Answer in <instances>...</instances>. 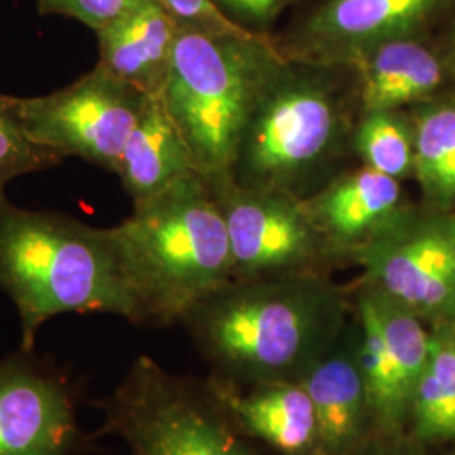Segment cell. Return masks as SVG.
I'll use <instances>...</instances> for the list:
<instances>
[{"label":"cell","instance_id":"6da1fadb","mask_svg":"<svg viewBox=\"0 0 455 455\" xmlns=\"http://www.w3.org/2000/svg\"><path fill=\"white\" fill-rule=\"evenodd\" d=\"M351 317V287L314 272L229 280L180 324L210 376L253 387L302 381Z\"/></svg>","mask_w":455,"mask_h":455},{"label":"cell","instance_id":"7a4b0ae2","mask_svg":"<svg viewBox=\"0 0 455 455\" xmlns=\"http://www.w3.org/2000/svg\"><path fill=\"white\" fill-rule=\"evenodd\" d=\"M133 324H178L233 278L225 218L212 184L189 172L133 203L110 228Z\"/></svg>","mask_w":455,"mask_h":455},{"label":"cell","instance_id":"3957f363","mask_svg":"<svg viewBox=\"0 0 455 455\" xmlns=\"http://www.w3.org/2000/svg\"><path fill=\"white\" fill-rule=\"evenodd\" d=\"M0 291L20 319L19 349L36 351L39 329L68 312L115 314L133 323V306L110 228L63 212H33L0 197Z\"/></svg>","mask_w":455,"mask_h":455},{"label":"cell","instance_id":"277c9868","mask_svg":"<svg viewBox=\"0 0 455 455\" xmlns=\"http://www.w3.org/2000/svg\"><path fill=\"white\" fill-rule=\"evenodd\" d=\"M283 63L263 34L178 29L161 97L212 184L231 180L246 125Z\"/></svg>","mask_w":455,"mask_h":455},{"label":"cell","instance_id":"5b68a950","mask_svg":"<svg viewBox=\"0 0 455 455\" xmlns=\"http://www.w3.org/2000/svg\"><path fill=\"white\" fill-rule=\"evenodd\" d=\"M332 66L278 68L251 115L233 176L238 186L306 197L353 140L351 103Z\"/></svg>","mask_w":455,"mask_h":455},{"label":"cell","instance_id":"8992f818","mask_svg":"<svg viewBox=\"0 0 455 455\" xmlns=\"http://www.w3.org/2000/svg\"><path fill=\"white\" fill-rule=\"evenodd\" d=\"M93 407L101 411L93 437H118L132 455H260L208 376L167 371L150 356L133 359L120 385Z\"/></svg>","mask_w":455,"mask_h":455},{"label":"cell","instance_id":"52a82bcc","mask_svg":"<svg viewBox=\"0 0 455 455\" xmlns=\"http://www.w3.org/2000/svg\"><path fill=\"white\" fill-rule=\"evenodd\" d=\"M147 95L97 65L49 95L12 97V108L36 146L63 157H82L114 172Z\"/></svg>","mask_w":455,"mask_h":455},{"label":"cell","instance_id":"ba28073f","mask_svg":"<svg viewBox=\"0 0 455 455\" xmlns=\"http://www.w3.org/2000/svg\"><path fill=\"white\" fill-rule=\"evenodd\" d=\"M349 263L432 327L455 324V212H413Z\"/></svg>","mask_w":455,"mask_h":455},{"label":"cell","instance_id":"9c48e42d","mask_svg":"<svg viewBox=\"0 0 455 455\" xmlns=\"http://www.w3.org/2000/svg\"><path fill=\"white\" fill-rule=\"evenodd\" d=\"M227 225L233 278L329 272V246L302 206V197L248 189L233 180L212 184Z\"/></svg>","mask_w":455,"mask_h":455},{"label":"cell","instance_id":"30bf717a","mask_svg":"<svg viewBox=\"0 0 455 455\" xmlns=\"http://www.w3.org/2000/svg\"><path fill=\"white\" fill-rule=\"evenodd\" d=\"M351 302L374 437L408 435L413 395L430 351V327L363 278L351 287Z\"/></svg>","mask_w":455,"mask_h":455},{"label":"cell","instance_id":"8fae6325","mask_svg":"<svg viewBox=\"0 0 455 455\" xmlns=\"http://www.w3.org/2000/svg\"><path fill=\"white\" fill-rule=\"evenodd\" d=\"M80 400V387L52 359L24 349L0 358V455L95 454Z\"/></svg>","mask_w":455,"mask_h":455},{"label":"cell","instance_id":"7c38bea8","mask_svg":"<svg viewBox=\"0 0 455 455\" xmlns=\"http://www.w3.org/2000/svg\"><path fill=\"white\" fill-rule=\"evenodd\" d=\"M302 206L338 265L349 263L358 250L415 210L400 180L366 165L302 197Z\"/></svg>","mask_w":455,"mask_h":455},{"label":"cell","instance_id":"4fadbf2b","mask_svg":"<svg viewBox=\"0 0 455 455\" xmlns=\"http://www.w3.org/2000/svg\"><path fill=\"white\" fill-rule=\"evenodd\" d=\"M302 385L315 411L321 455H353L374 439L371 396L353 317L339 339L304 376Z\"/></svg>","mask_w":455,"mask_h":455},{"label":"cell","instance_id":"5bb4252c","mask_svg":"<svg viewBox=\"0 0 455 455\" xmlns=\"http://www.w3.org/2000/svg\"><path fill=\"white\" fill-rule=\"evenodd\" d=\"M443 0H329L307 26L302 61L355 65L368 51L411 33Z\"/></svg>","mask_w":455,"mask_h":455},{"label":"cell","instance_id":"9a60e30c","mask_svg":"<svg viewBox=\"0 0 455 455\" xmlns=\"http://www.w3.org/2000/svg\"><path fill=\"white\" fill-rule=\"evenodd\" d=\"M208 379L248 439L276 455H321L315 411L302 381L235 387Z\"/></svg>","mask_w":455,"mask_h":455},{"label":"cell","instance_id":"2e32d148","mask_svg":"<svg viewBox=\"0 0 455 455\" xmlns=\"http://www.w3.org/2000/svg\"><path fill=\"white\" fill-rule=\"evenodd\" d=\"M178 29L159 0H139L98 29L97 65L144 95H161Z\"/></svg>","mask_w":455,"mask_h":455},{"label":"cell","instance_id":"e0dca14e","mask_svg":"<svg viewBox=\"0 0 455 455\" xmlns=\"http://www.w3.org/2000/svg\"><path fill=\"white\" fill-rule=\"evenodd\" d=\"M355 66L361 114L417 107L435 97L445 76L437 54L411 37L387 41L361 56Z\"/></svg>","mask_w":455,"mask_h":455},{"label":"cell","instance_id":"ac0fdd59","mask_svg":"<svg viewBox=\"0 0 455 455\" xmlns=\"http://www.w3.org/2000/svg\"><path fill=\"white\" fill-rule=\"evenodd\" d=\"M193 171L191 152L163 97L147 95L116 171L125 191L135 203L163 191Z\"/></svg>","mask_w":455,"mask_h":455},{"label":"cell","instance_id":"d6986e66","mask_svg":"<svg viewBox=\"0 0 455 455\" xmlns=\"http://www.w3.org/2000/svg\"><path fill=\"white\" fill-rule=\"evenodd\" d=\"M430 332L408 427V435L428 449L455 440V324L432 327Z\"/></svg>","mask_w":455,"mask_h":455},{"label":"cell","instance_id":"ffe728a7","mask_svg":"<svg viewBox=\"0 0 455 455\" xmlns=\"http://www.w3.org/2000/svg\"><path fill=\"white\" fill-rule=\"evenodd\" d=\"M413 178L428 210L455 212V101L428 100L411 114Z\"/></svg>","mask_w":455,"mask_h":455},{"label":"cell","instance_id":"44dd1931","mask_svg":"<svg viewBox=\"0 0 455 455\" xmlns=\"http://www.w3.org/2000/svg\"><path fill=\"white\" fill-rule=\"evenodd\" d=\"M351 147L363 165L398 180L413 178L415 132L411 115L403 110L361 114Z\"/></svg>","mask_w":455,"mask_h":455},{"label":"cell","instance_id":"7402d4cb","mask_svg":"<svg viewBox=\"0 0 455 455\" xmlns=\"http://www.w3.org/2000/svg\"><path fill=\"white\" fill-rule=\"evenodd\" d=\"M60 157L36 146L22 131L12 108V97L0 93V197L5 196L9 182L54 167Z\"/></svg>","mask_w":455,"mask_h":455},{"label":"cell","instance_id":"603a6c76","mask_svg":"<svg viewBox=\"0 0 455 455\" xmlns=\"http://www.w3.org/2000/svg\"><path fill=\"white\" fill-rule=\"evenodd\" d=\"M159 4L172 17L180 28H191L204 33L240 34L251 36V31L233 22L216 5L214 0H159Z\"/></svg>","mask_w":455,"mask_h":455},{"label":"cell","instance_id":"cb8c5ba5","mask_svg":"<svg viewBox=\"0 0 455 455\" xmlns=\"http://www.w3.org/2000/svg\"><path fill=\"white\" fill-rule=\"evenodd\" d=\"M137 2L139 0H37V12L41 16L71 17L97 33Z\"/></svg>","mask_w":455,"mask_h":455},{"label":"cell","instance_id":"d4e9b609","mask_svg":"<svg viewBox=\"0 0 455 455\" xmlns=\"http://www.w3.org/2000/svg\"><path fill=\"white\" fill-rule=\"evenodd\" d=\"M216 5L233 22L244 29L265 28L275 19L292 0H214Z\"/></svg>","mask_w":455,"mask_h":455},{"label":"cell","instance_id":"484cf974","mask_svg":"<svg viewBox=\"0 0 455 455\" xmlns=\"http://www.w3.org/2000/svg\"><path fill=\"white\" fill-rule=\"evenodd\" d=\"M428 447L415 442L410 435L403 437H374L353 455H427Z\"/></svg>","mask_w":455,"mask_h":455},{"label":"cell","instance_id":"4316f807","mask_svg":"<svg viewBox=\"0 0 455 455\" xmlns=\"http://www.w3.org/2000/svg\"><path fill=\"white\" fill-rule=\"evenodd\" d=\"M454 61H455V49H454Z\"/></svg>","mask_w":455,"mask_h":455}]
</instances>
